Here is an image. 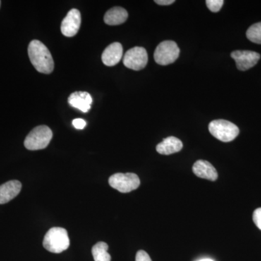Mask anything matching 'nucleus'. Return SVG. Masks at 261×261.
<instances>
[{"label":"nucleus","instance_id":"1","mask_svg":"<svg viewBox=\"0 0 261 261\" xmlns=\"http://www.w3.org/2000/svg\"><path fill=\"white\" fill-rule=\"evenodd\" d=\"M29 59L39 73L49 74L54 70V61L50 51L39 40H33L28 47Z\"/></svg>","mask_w":261,"mask_h":261},{"label":"nucleus","instance_id":"2","mask_svg":"<svg viewBox=\"0 0 261 261\" xmlns=\"http://www.w3.org/2000/svg\"><path fill=\"white\" fill-rule=\"evenodd\" d=\"M43 246L47 251L53 253H61L70 246V240L68 232L65 228H51L44 236Z\"/></svg>","mask_w":261,"mask_h":261},{"label":"nucleus","instance_id":"3","mask_svg":"<svg viewBox=\"0 0 261 261\" xmlns=\"http://www.w3.org/2000/svg\"><path fill=\"white\" fill-rule=\"evenodd\" d=\"M53 132L47 126H39L29 134L24 141V146L29 150L46 148L53 139Z\"/></svg>","mask_w":261,"mask_h":261},{"label":"nucleus","instance_id":"4","mask_svg":"<svg viewBox=\"0 0 261 261\" xmlns=\"http://www.w3.org/2000/svg\"><path fill=\"white\" fill-rule=\"evenodd\" d=\"M208 129L215 138L223 142H231L240 134V129L234 123L223 119L211 121Z\"/></svg>","mask_w":261,"mask_h":261},{"label":"nucleus","instance_id":"5","mask_svg":"<svg viewBox=\"0 0 261 261\" xmlns=\"http://www.w3.org/2000/svg\"><path fill=\"white\" fill-rule=\"evenodd\" d=\"M109 185L121 193H128L140 187V180L135 173H118L109 178Z\"/></svg>","mask_w":261,"mask_h":261},{"label":"nucleus","instance_id":"6","mask_svg":"<svg viewBox=\"0 0 261 261\" xmlns=\"http://www.w3.org/2000/svg\"><path fill=\"white\" fill-rule=\"evenodd\" d=\"M180 49L173 41H164L156 47L154 53V61L158 64L168 65L178 59Z\"/></svg>","mask_w":261,"mask_h":261},{"label":"nucleus","instance_id":"7","mask_svg":"<svg viewBox=\"0 0 261 261\" xmlns=\"http://www.w3.org/2000/svg\"><path fill=\"white\" fill-rule=\"evenodd\" d=\"M123 64L134 70L143 69L148 62V56L145 48L135 47L126 51L123 57Z\"/></svg>","mask_w":261,"mask_h":261},{"label":"nucleus","instance_id":"8","mask_svg":"<svg viewBox=\"0 0 261 261\" xmlns=\"http://www.w3.org/2000/svg\"><path fill=\"white\" fill-rule=\"evenodd\" d=\"M231 57L236 62L238 69L242 71H245L255 66L260 59L259 53L250 50L233 51Z\"/></svg>","mask_w":261,"mask_h":261},{"label":"nucleus","instance_id":"9","mask_svg":"<svg viewBox=\"0 0 261 261\" xmlns=\"http://www.w3.org/2000/svg\"><path fill=\"white\" fill-rule=\"evenodd\" d=\"M82 23L80 10L72 9L68 12L61 23V32L65 37H73L76 35Z\"/></svg>","mask_w":261,"mask_h":261},{"label":"nucleus","instance_id":"10","mask_svg":"<svg viewBox=\"0 0 261 261\" xmlns=\"http://www.w3.org/2000/svg\"><path fill=\"white\" fill-rule=\"evenodd\" d=\"M123 57V47L119 42L110 44L103 51L102 63L107 66L112 67L118 64Z\"/></svg>","mask_w":261,"mask_h":261},{"label":"nucleus","instance_id":"11","mask_svg":"<svg viewBox=\"0 0 261 261\" xmlns=\"http://www.w3.org/2000/svg\"><path fill=\"white\" fill-rule=\"evenodd\" d=\"M192 171L197 177L205 178L210 181H216L218 173L214 166L208 161L199 160L196 161L192 167Z\"/></svg>","mask_w":261,"mask_h":261},{"label":"nucleus","instance_id":"12","mask_svg":"<svg viewBox=\"0 0 261 261\" xmlns=\"http://www.w3.org/2000/svg\"><path fill=\"white\" fill-rule=\"evenodd\" d=\"M68 103L73 108L84 113L89 112L92 104V97L87 92H75L68 97Z\"/></svg>","mask_w":261,"mask_h":261},{"label":"nucleus","instance_id":"13","mask_svg":"<svg viewBox=\"0 0 261 261\" xmlns=\"http://www.w3.org/2000/svg\"><path fill=\"white\" fill-rule=\"evenodd\" d=\"M22 185L17 180L6 182L0 186V204L8 203L18 195Z\"/></svg>","mask_w":261,"mask_h":261},{"label":"nucleus","instance_id":"14","mask_svg":"<svg viewBox=\"0 0 261 261\" xmlns=\"http://www.w3.org/2000/svg\"><path fill=\"white\" fill-rule=\"evenodd\" d=\"M182 147L183 144L181 140L175 137H168L157 145L156 150L160 154L168 155L179 152Z\"/></svg>","mask_w":261,"mask_h":261},{"label":"nucleus","instance_id":"15","mask_svg":"<svg viewBox=\"0 0 261 261\" xmlns=\"http://www.w3.org/2000/svg\"><path fill=\"white\" fill-rule=\"evenodd\" d=\"M128 13L124 8L116 7L108 10L104 16L105 23L109 25H118L126 22Z\"/></svg>","mask_w":261,"mask_h":261},{"label":"nucleus","instance_id":"16","mask_svg":"<svg viewBox=\"0 0 261 261\" xmlns=\"http://www.w3.org/2000/svg\"><path fill=\"white\" fill-rule=\"evenodd\" d=\"M108 244L103 242H99L94 245L92 249L94 261H111V255L108 253Z\"/></svg>","mask_w":261,"mask_h":261},{"label":"nucleus","instance_id":"17","mask_svg":"<svg viewBox=\"0 0 261 261\" xmlns=\"http://www.w3.org/2000/svg\"><path fill=\"white\" fill-rule=\"evenodd\" d=\"M246 36L250 42L261 44V22L253 24L247 29Z\"/></svg>","mask_w":261,"mask_h":261},{"label":"nucleus","instance_id":"18","mask_svg":"<svg viewBox=\"0 0 261 261\" xmlns=\"http://www.w3.org/2000/svg\"><path fill=\"white\" fill-rule=\"evenodd\" d=\"M224 2L223 0H207L206 5L211 12L217 13L221 10L224 5Z\"/></svg>","mask_w":261,"mask_h":261},{"label":"nucleus","instance_id":"19","mask_svg":"<svg viewBox=\"0 0 261 261\" xmlns=\"http://www.w3.org/2000/svg\"><path fill=\"white\" fill-rule=\"evenodd\" d=\"M252 219L257 227L261 230V207L254 211Z\"/></svg>","mask_w":261,"mask_h":261},{"label":"nucleus","instance_id":"20","mask_svg":"<svg viewBox=\"0 0 261 261\" xmlns=\"http://www.w3.org/2000/svg\"><path fill=\"white\" fill-rule=\"evenodd\" d=\"M136 261H152L148 254L144 250H140L136 255Z\"/></svg>","mask_w":261,"mask_h":261},{"label":"nucleus","instance_id":"21","mask_svg":"<svg viewBox=\"0 0 261 261\" xmlns=\"http://www.w3.org/2000/svg\"><path fill=\"white\" fill-rule=\"evenodd\" d=\"M72 123H73V126H74L76 129H84L86 126H87V122L84 121V119H82V118H76V119L73 120Z\"/></svg>","mask_w":261,"mask_h":261},{"label":"nucleus","instance_id":"22","mask_svg":"<svg viewBox=\"0 0 261 261\" xmlns=\"http://www.w3.org/2000/svg\"><path fill=\"white\" fill-rule=\"evenodd\" d=\"M154 3L160 5H169L175 3L174 0H155Z\"/></svg>","mask_w":261,"mask_h":261},{"label":"nucleus","instance_id":"23","mask_svg":"<svg viewBox=\"0 0 261 261\" xmlns=\"http://www.w3.org/2000/svg\"><path fill=\"white\" fill-rule=\"evenodd\" d=\"M197 261H214V260H212V259H211V258H203V259H201V260H199Z\"/></svg>","mask_w":261,"mask_h":261},{"label":"nucleus","instance_id":"24","mask_svg":"<svg viewBox=\"0 0 261 261\" xmlns=\"http://www.w3.org/2000/svg\"><path fill=\"white\" fill-rule=\"evenodd\" d=\"M0 5H1V1H0Z\"/></svg>","mask_w":261,"mask_h":261}]
</instances>
